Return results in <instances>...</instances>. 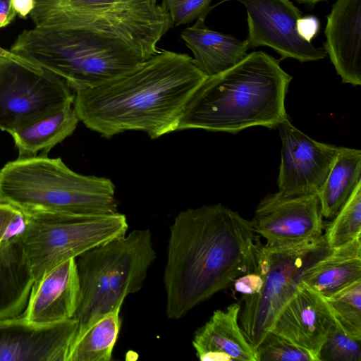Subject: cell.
Here are the masks:
<instances>
[{
    "label": "cell",
    "mask_w": 361,
    "mask_h": 361,
    "mask_svg": "<svg viewBox=\"0 0 361 361\" xmlns=\"http://www.w3.org/2000/svg\"><path fill=\"white\" fill-rule=\"evenodd\" d=\"M75 92L64 79L16 56H0V130L20 126L73 104Z\"/></svg>",
    "instance_id": "9c48e42d"
},
{
    "label": "cell",
    "mask_w": 361,
    "mask_h": 361,
    "mask_svg": "<svg viewBox=\"0 0 361 361\" xmlns=\"http://www.w3.org/2000/svg\"><path fill=\"white\" fill-rule=\"evenodd\" d=\"M281 140L279 192L285 196L317 195L338 147L318 142L295 127L288 118L278 126Z\"/></svg>",
    "instance_id": "7c38bea8"
},
{
    "label": "cell",
    "mask_w": 361,
    "mask_h": 361,
    "mask_svg": "<svg viewBox=\"0 0 361 361\" xmlns=\"http://www.w3.org/2000/svg\"><path fill=\"white\" fill-rule=\"evenodd\" d=\"M25 226L19 238L35 281L60 264L125 235L126 215L81 216L43 210H21Z\"/></svg>",
    "instance_id": "52a82bcc"
},
{
    "label": "cell",
    "mask_w": 361,
    "mask_h": 361,
    "mask_svg": "<svg viewBox=\"0 0 361 361\" xmlns=\"http://www.w3.org/2000/svg\"><path fill=\"white\" fill-rule=\"evenodd\" d=\"M317 195H267L251 221L255 232L269 248L295 245L323 235L324 223Z\"/></svg>",
    "instance_id": "8fae6325"
},
{
    "label": "cell",
    "mask_w": 361,
    "mask_h": 361,
    "mask_svg": "<svg viewBox=\"0 0 361 361\" xmlns=\"http://www.w3.org/2000/svg\"><path fill=\"white\" fill-rule=\"evenodd\" d=\"M121 309L91 325L73 342L67 361H109L121 326Z\"/></svg>",
    "instance_id": "603a6c76"
},
{
    "label": "cell",
    "mask_w": 361,
    "mask_h": 361,
    "mask_svg": "<svg viewBox=\"0 0 361 361\" xmlns=\"http://www.w3.org/2000/svg\"><path fill=\"white\" fill-rule=\"evenodd\" d=\"M329 250L324 235L280 248L262 244L255 271L263 279L262 287L257 294L242 297L238 315L243 334L255 349L297 291L302 273Z\"/></svg>",
    "instance_id": "ba28073f"
},
{
    "label": "cell",
    "mask_w": 361,
    "mask_h": 361,
    "mask_svg": "<svg viewBox=\"0 0 361 361\" xmlns=\"http://www.w3.org/2000/svg\"><path fill=\"white\" fill-rule=\"evenodd\" d=\"M262 245L251 221L221 203L180 212L170 226L164 271L167 317H183L255 272Z\"/></svg>",
    "instance_id": "7a4b0ae2"
},
{
    "label": "cell",
    "mask_w": 361,
    "mask_h": 361,
    "mask_svg": "<svg viewBox=\"0 0 361 361\" xmlns=\"http://www.w3.org/2000/svg\"><path fill=\"white\" fill-rule=\"evenodd\" d=\"M324 35L323 48L342 82L361 85V0H336Z\"/></svg>",
    "instance_id": "9a60e30c"
},
{
    "label": "cell",
    "mask_w": 361,
    "mask_h": 361,
    "mask_svg": "<svg viewBox=\"0 0 361 361\" xmlns=\"http://www.w3.org/2000/svg\"><path fill=\"white\" fill-rule=\"evenodd\" d=\"M333 322L324 298L300 283L269 331L307 350L319 361L321 348Z\"/></svg>",
    "instance_id": "5bb4252c"
},
{
    "label": "cell",
    "mask_w": 361,
    "mask_h": 361,
    "mask_svg": "<svg viewBox=\"0 0 361 361\" xmlns=\"http://www.w3.org/2000/svg\"><path fill=\"white\" fill-rule=\"evenodd\" d=\"M206 78L188 54L161 50L127 73L75 92L73 107L80 121L105 138L138 130L156 139L177 130Z\"/></svg>",
    "instance_id": "3957f363"
},
{
    "label": "cell",
    "mask_w": 361,
    "mask_h": 361,
    "mask_svg": "<svg viewBox=\"0 0 361 361\" xmlns=\"http://www.w3.org/2000/svg\"><path fill=\"white\" fill-rule=\"evenodd\" d=\"M298 3L305 4L309 6H314L317 4L322 1H326L327 0H295Z\"/></svg>",
    "instance_id": "e575fe53"
},
{
    "label": "cell",
    "mask_w": 361,
    "mask_h": 361,
    "mask_svg": "<svg viewBox=\"0 0 361 361\" xmlns=\"http://www.w3.org/2000/svg\"><path fill=\"white\" fill-rule=\"evenodd\" d=\"M213 0H161L173 25H182L199 18H206L212 9Z\"/></svg>",
    "instance_id": "f1b7e54d"
},
{
    "label": "cell",
    "mask_w": 361,
    "mask_h": 361,
    "mask_svg": "<svg viewBox=\"0 0 361 361\" xmlns=\"http://www.w3.org/2000/svg\"><path fill=\"white\" fill-rule=\"evenodd\" d=\"M281 59L255 51L228 70L207 77L188 102L177 130L237 133L254 126L278 127L288 118L285 98L292 80Z\"/></svg>",
    "instance_id": "277c9868"
},
{
    "label": "cell",
    "mask_w": 361,
    "mask_h": 361,
    "mask_svg": "<svg viewBox=\"0 0 361 361\" xmlns=\"http://www.w3.org/2000/svg\"><path fill=\"white\" fill-rule=\"evenodd\" d=\"M0 200L20 210L81 216L118 212L115 185L104 177L70 169L61 158H18L0 170Z\"/></svg>",
    "instance_id": "5b68a950"
},
{
    "label": "cell",
    "mask_w": 361,
    "mask_h": 361,
    "mask_svg": "<svg viewBox=\"0 0 361 361\" xmlns=\"http://www.w3.org/2000/svg\"><path fill=\"white\" fill-rule=\"evenodd\" d=\"M80 121L73 104L66 105L13 130L18 158L47 156L56 145L71 135Z\"/></svg>",
    "instance_id": "44dd1931"
},
{
    "label": "cell",
    "mask_w": 361,
    "mask_h": 361,
    "mask_svg": "<svg viewBox=\"0 0 361 361\" xmlns=\"http://www.w3.org/2000/svg\"><path fill=\"white\" fill-rule=\"evenodd\" d=\"M78 323L38 324L23 315L0 320V361H67Z\"/></svg>",
    "instance_id": "4fadbf2b"
},
{
    "label": "cell",
    "mask_w": 361,
    "mask_h": 361,
    "mask_svg": "<svg viewBox=\"0 0 361 361\" xmlns=\"http://www.w3.org/2000/svg\"><path fill=\"white\" fill-rule=\"evenodd\" d=\"M324 230L323 235L330 250L361 237V183Z\"/></svg>",
    "instance_id": "d4e9b609"
},
{
    "label": "cell",
    "mask_w": 361,
    "mask_h": 361,
    "mask_svg": "<svg viewBox=\"0 0 361 361\" xmlns=\"http://www.w3.org/2000/svg\"><path fill=\"white\" fill-rule=\"evenodd\" d=\"M79 292L75 259H71L34 282L22 315L38 324H54L73 318Z\"/></svg>",
    "instance_id": "2e32d148"
},
{
    "label": "cell",
    "mask_w": 361,
    "mask_h": 361,
    "mask_svg": "<svg viewBox=\"0 0 361 361\" xmlns=\"http://www.w3.org/2000/svg\"><path fill=\"white\" fill-rule=\"evenodd\" d=\"M258 361H316L307 350L268 331L255 348Z\"/></svg>",
    "instance_id": "83f0119b"
},
{
    "label": "cell",
    "mask_w": 361,
    "mask_h": 361,
    "mask_svg": "<svg viewBox=\"0 0 361 361\" xmlns=\"http://www.w3.org/2000/svg\"><path fill=\"white\" fill-rule=\"evenodd\" d=\"M324 299L341 329L361 341V279Z\"/></svg>",
    "instance_id": "cb8c5ba5"
},
{
    "label": "cell",
    "mask_w": 361,
    "mask_h": 361,
    "mask_svg": "<svg viewBox=\"0 0 361 361\" xmlns=\"http://www.w3.org/2000/svg\"><path fill=\"white\" fill-rule=\"evenodd\" d=\"M20 213V209L0 200V245L12 222Z\"/></svg>",
    "instance_id": "1f68e13d"
},
{
    "label": "cell",
    "mask_w": 361,
    "mask_h": 361,
    "mask_svg": "<svg viewBox=\"0 0 361 361\" xmlns=\"http://www.w3.org/2000/svg\"><path fill=\"white\" fill-rule=\"evenodd\" d=\"M137 0H35L30 17L32 22L55 13L105 11Z\"/></svg>",
    "instance_id": "484cf974"
},
{
    "label": "cell",
    "mask_w": 361,
    "mask_h": 361,
    "mask_svg": "<svg viewBox=\"0 0 361 361\" xmlns=\"http://www.w3.org/2000/svg\"><path fill=\"white\" fill-rule=\"evenodd\" d=\"M361 183V151L338 147L328 176L317 194L323 218L332 219Z\"/></svg>",
    "instance_id": "7402d4cb"
},
{
    "label": "cell",
    "mask_w": 361,
    "mask_h": 361,
    "mask_svg": "<svg viewBox=\"0 0 361 361\" xmlns=\"http://www.w3.org/2000/svg\"><path fill=\"white\" fill-rule=\"evenodd\" d=\"M23 31L10 51L66 80L74 92L137 67L159 51L173 26L157 0H137L114 8L55 13Z\"/></svg>",
    "instance_id": "6da1fadb"
},
{
    "label": "cell",
    "mask_w": 361,
    "mask_h": 361,
    "mask_svg": "<svg viewBox=\"0 0 361 361\" xmlns=\"http://www.w3.org/2000/svg\"><path fill=\"white\" fill-rule=\"evenodd\" d=\"M361 279L360 238L329 250L302 274L300 283L323 298Z\"/></svg>",
    "instance_id": "ffe728a7"
},
{
    "label": "cell",
    "mask_w": 361,
    "mask_h": 361,
    "mask_svg": "<svg viewBox=\"0 0 361 361\" xmlns=\"http://www.w3.org/2000/svg\"><path fill=\"white\" fill-rule=\"evenodd\" d=\"M239 303L214 311L195 333L192 341L197 358L202 361H258L255 349L240 327Z\"/></svg>",
    "instance_id": "e0dca14e"
},
{
    "label": "cell",
    "mask_w": 361,
    "mask_h": 361,
    "mask_svg": "<svg viewBox=\"0 0 361 361\" xmlns=\"http://www.w3.org/2000/svg\"><path fill=\"white\" fill-rule=\"evenodd\" d=\"M35 278L19 235L0 245V320L25 312Z\"/></svg>",
    "instance_id": "d6986e66"
},
{
    "label": "cell",
    "mask_w": 361,
    "mask_h": 361,
    "mask_svg": "<svg viewBox=\"0 0 361 361\" xmlns=\"http://www.w3.org/2000/svg\"><path fill=\"white\" fill-rule=\"evenodd\" d=\"M204 18L186 27L180 37L192 51L196 67L207 77L222 73L241 61L250 49L247 39L209 29Z\"/></svg>",
    "instance_id": "ac0fdd59"
},
{
    "label": "cell",
    "mask_w": 361,
    "mask_h": 361,
    "mask_svg": "<svg viewBox=\"0 0 361 361\" xmlns=\"http://www.w3.org/2000/svg\"><path fill=\"white\" fill-rule=\"evenodd\" d=\"M156 258L147 228L134 230L75 258L80 288L73 316L78 323L75 339L104 314L121 309L126 296L142 288Z\"/></svg>",
    "instance_id": "8992f818"
},
{
    "label": "cell",
    "mask_w": 361,
    "mask_h": 361,
    "mask_svg": "<svg viewBox=\"0 0 361 361\" xmlns=\"http://www.w3.org/2000/svg\"><path fill=\"white\" fill-rule=\"evenodd\" d=\"M235 1L246 10L250 48L268 47L281 59L290 58L301 63L316 61L327 56L323 47L302 39L297 21L302 16L290 0H222L219 4Z\"/></svg>",
    "instance_id": "30bf717a"
},
{
    "label": "cell",
    "mask_w": 361,
    "mask_h": 361,
    "mask_svg": "<svg viewBox=\"0 0 361 361\" xmlns=\"http://www.w3.org/2000/svg\"><path fill=\"white\" fill-rule=\"evenodd\" d=\"M35 0H12V7L16 15L20 18H26L34 9Z\"/></svg>",
    "instance_id": "836d02e7"
},
{
    "label": "cell",
    "mask_w": 361,
    "mask_h": 361,
    "mask_svg": "<svg viewBox=\"0 0 361 361\" xmlns=\"http://www.w3.org/2000/svg\"><path fill=\"white\" fill-rule=\"evenodd\" d=\"M319 361H361V341L345 334L334 322L321 348Z\"/></svg>",
    "instance_id": "4316f807"
},
{
    "label": "cell",
    "mask_w": 361,
    "mask_h": 361,
    "mask_svg": "<svg viewBox=\"0 0 361 361\" xmlns=\"http://www.w3.org/2000/svg\"><path fill=\"white\" fill-rule=\"evenodd\" d=\"M6 51L0 47V56H4L6 54Z\"/></svg>",
    "instance_id": "d590c367"
},
{
    "label": "cell",
    "mask_w": 361,
    "mask_h": 361,
    "mask_svg": "<svg viewBox=\"0 0 361 361\" xmlns=\"http://www.w3.org/2000/svg\"><path fill=\"white\" fill-rule=\"evenodd\" d=\"M320 29L319 19L312 15L301 16L297 21V31L304 40L312 42Z\"/></svg>",
    "instance_id": "4dcf8cb0"
},
{
    "label": "cell",
    "mask_w": 361,
    "mask_h": 361,
    "mask_svg": "<svg viewBox=\"0 0 361 361\" xmlns=\"http://www.w3.org/2000/svg\"><path fill=\"white\" fill-rule=\"evenodd\" d=\"M234 290L243 296L258 293L263 285V279L256 272H250L238 277L233 281Z\"/></svg>",
    "instance_id": "f546056e"
},
{
    "label": "cell",
    "mask_w": 361,
    "mask_h": 361,
    "mask_svg": "<svg viewBox=\"0 0 361 361\" xmlns=\"http://www.w3.org/2000/svg\"><path fill=\"white\" fill-rule=\"evenodd\" d=\"M16 16L12 0H0V28L10 24Z\"/></svg>",
    "instance_id": "d6a6232c"
}]
</instances>
